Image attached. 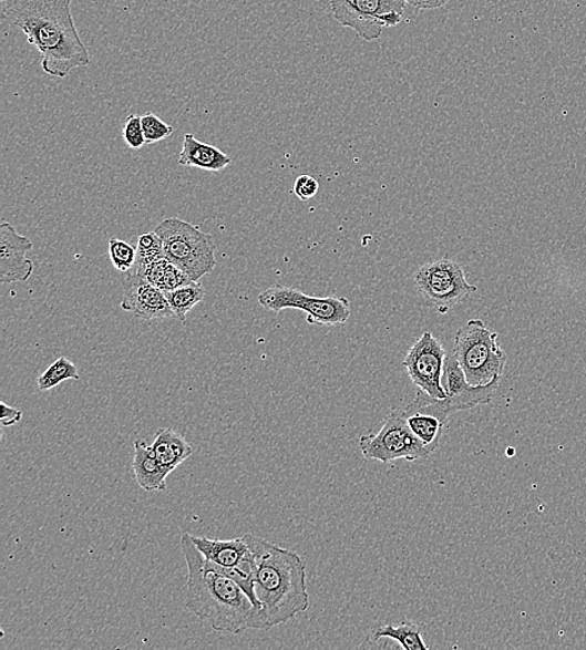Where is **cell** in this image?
I'll list each match as a JSON object with an SVG mask.
<instances>
[{"label": "cell", "mask_w": 586, "mask_h": 650, "mask_svg": "<svg viewBox=\"0 0 586 650\" xmlns=\"http://www.w3.org/2000/svg\"><path fill=\"white\" fill-rule=\"evenodd\" d=\"M232 163V158L214 145L203 143L193 134L184 135L179 164L184 167H194L208 172H222Z\"/></svg>", "instance_id": "2e32d148"}, {"label": "cell", "mask_w": 586, "mask_h": 650, "mask_svg": "<svg viewBox=\"0 0 586 650\" xmlns=\"http://www.w3.org/2000/svg\"><path fill=\"white\" fill-rule=\"evenodd\" d=\"M405 0H330L336 21L351 28L367 42L377 41L384 29L403 22Z\"/></svg>", "instance_id": "9c48e42d"}, {"label": "cell", "mask_w": 586, "mask_h": 650, "mask_svg": "<svg viewBox=\"0 0 586 650\" xmlns=\"http://www.w3.org/2000/svg\"><path fill=\"white\" fill-rule=\"evenodd\" d=\"M292 192H295L300 200L308 202L317 196L319 192V183L316 178L310 176H300L297 178Z\"/></svg>", "instance_id": "4316f807"}, {"label": "cell", "mask_w": 586, "mask_h": 650, "mask_svg": "<svg viewBox=\"0 0 586 650\" xmlns=\"http://www.w3.org/2000/svg\"><path fill=\"white\" fill-rule=\"evenodd\" d=\"M194 545L205 559L222 568H236L250 555V548L244 537L232 540L209 539L192 536Z\"/></svg>", "instance_id": "e0dca14e"}, {"label": "cell", "mask_w": 586, "mask_h": 650, "mask_svg": "<svg viewBox=\"0 0 586 650\" xmlns=\"http://www.w3.org/2000/svg\"><path fill=\"white\" fill-rule=\"evenodd\" d=\"M359 446L367 460L382 463L424 461L433 454L409 429L400 406L385 416L377 434L361 435Z\"/></svg>", "instance_id": "52a82bcc"}, {"label": "cell", "mask_w": 586, "mask_h": 650, "mask_svg": "<svg viewBox=\"0 0 586 650\" xmlns=\"http://www.w3.org/2000/svg\"><path fill=\"white\" fill-rule=\"evenodd\" d=\"M81 374L78 367L70 359L62 357L49 365L47 370L38 376L37 384L42 392L51 391L56 385L65 381H80Z\"/></svg>", "instance_id": "7402d4cb"}, {"label": "cell", "mask_w": 586, "mask_h": 650, "mask_svg": "<svg viewBox=\"0 0 586 650\" xmlns=\"http://www.w3.org/2000/svg\"><path fill=\"white\" fill-rule=\"evenodd\" d=\"M142 124L146 144L158 143L171 137L174 133L172 125L165 123L153 113L142 116Z\"/></svg>", "instance_id": "d4e9b609"}, {"label": "cell", "mask_w": 586, "mask_h": 650, "mask_svg": "<svg viewBox=\"0 0 586 650\" xmlns=\"http://www.w3.org/2000/svg\"><path fill=\"white\" fill-rule=\"evenodd\" d=\"M131 270L152 286L163 290L164 293L172 292V290L187 286L193 281L182 269L164 257L151 261V264H135Z\"/></svg>", "instance_id": "ac0fdd59"}, {"label": "cell", "mask_w": 586, "mask_h": 650, "mask_svg": "<svg viewBox=\"0 0 586 650\" xmlns=\"http://www.w3.org/2000/svg\"><path fill=\"white\" fill-rule=\"evenodd\" d=\"M154 230L163 241L164 258L193 281H199L216 268V243L199 227L179 218H168Z\"/></svg>", "instance_id": "5b68a950"}, {"label": "cell", "mask_w": 586, "mask_h": 650, "mask_svg": "<svg viewBox=\"0 0 586 650\" xmlns=\"http://www.w3.org/2000/svg\"><path fill=\"white\" fill-rule=\"evenodd\" d=\"M414 286L423 306L439 314H446L476 292V287L467 283L463 266L449 257L420 267Z\"/></svg>", "instance_id": "8992f818"}, {"label": "cell", "mask_w": 586, "mask_h": 650, "mask_svg": "<svg viewBox=\"0 0 586 650\" xmlns=\"http://www.w3.org/2000/svg\"><path fill=\"white\" fill-rule=\"evenodd\" d=\"M152 450L164 467L172 472L193 454L192 445L183 435L171 429H163L156 433Z\"/></svg>", "instance_id": "d6986e66"}, {"label": "cell", "mask_w": 586, "mask_h": 650, "mask_svg": "<svg viewBox=\"0 0 586 650\" xmlns=\"http://www.w3.org/2000/svg\"><path fill=\"white\" fill-rule=\"evenodd\" d=\"M405 2L417 9H438L446 6L451 0H405Z\"/></svg>", "instance_id": "f1b7e54d"}, {"label": "cell", "mask_w": 586, "mask_h": 650, "mask_svg": "<svg viewBox=\"0 0 586 650\" xmlns=\"http://www.w3.org/2000/svg\"><path fill=\"white\" fill-rule=\"evenodd\" d=\"M445 362L443 343L431 332H424L409 349L403 367L420 391L435 400H446L448 395L443 385Z\"/></svg>", "instance_id": "30bf717a"}, {"label": "cell", "mask_w": 586, "mask_h": 650, "mask_svg": "<svg viewBox=\"0 0 586 650\" xmlns=\"http://www.w3.org/2000/svg\"><path fill=\"white\" fill-rule=\"evenodd\" d=\"M123 287L121 307L125 312H132L144 320L175 318L163 290L152 286L134 271H128Z\"/></svg>", "instance_id": "4fadbf2b"}, {"label": "cell", "mask_w": 586, "mask_h": 650, "mask_svg": "<svg viewBox=\"0 0 586 650\" xmlns=\"http://www.w3.org/2000/svg\"><path fill=\"white\" fill-rule=\"evenodd\" d=\"M257 560L256 597L264 630L296 618L309 608L305 560L253 535L244 536Z\"/></svg>", "instance_id": "3957f363"}, {"label": "cell", "mask_w": 586, "mask_h": 650, "mask_svg": "<svg viewBox=\"0 0 586 650\" xmlns=\"http://www.w3.org/2000/svg\"><path fill=\"white\" fill-rule=\"evenodd\" d=\"M110 257L116 270L128 274L136 261V248L128 241L112 238L110 239Z\"/></svg>", "instance_id": "603a6c76"}, {"label": "cell", "mask_w": 586, "mask_h": 650, "mask_svg": "<svg viewBox=\"0 0 586 650\" xmlns=\"http://www.w3.org/2000/svg\"><path fill=\"white\" fill-rule=\"evenodd\" d=\"M181 548L188 568L185 606L191 612L216 632L264 630L260 610L236 581L208 565L189 533L182 536Z\"/></svg>", "instance_id": "6da1fadb"}, {"label": "cell", "mask_w": 586, "mask_h": 650, "mask_svg": "<svg viewBox=\"0 0 586 650\" xmlns=\"http://www.w3.org/2000/svg\"><path fill=\"white\" fill-rule=\"evenodd\" d=\"M500 384L501 380L477 386L467 383L454 354L446 357L443 385L448 395L445 402L453 414L471 411L477 405L491 403Z\"/></svg>", "instance_id": "7c38bea8"}, {"label": "cell", "mask_w": 586, "mask_h": 650, "mask_svg": "<svg viewBox=\"0 0 586 650\" xmlns=\"http://www.w3.org/2000/svg\"><path fill=\"white\" fill-rule=\"evenodd\" d=\"M164 257L163 241L155 230L145 233L140 236L138 246H136V261L135 264L145 265L151 264L156 259Z\"/></svg>", "instance_id": "cb8c5ba5"}, {"label": "cell", "mask_w": 586, "mask_h": 650, "mask_svg": "<svg viewBox=\"0 0 586 650\" xmlns=\"http://www.w3.org/2000/svg\"><path fill=\"white\" fill-rule=\"evenodd\" d=\"M3 2H6V0H3Z\"/></svg>", "instance_id": "f546056e"}, {"label": "cell", "mask_w": 586, "mask_h": 650, "mask_svg": "<svg viewBox=\"0 0 586 650\" xmlns=\"http://www.w3.org/2000/svg\"><path fill=\"white\" fill-rule=\"evenodd\" d=\"M9 17L42 54L47 74L65 78L76 68L91 65L74 23L72 0H17L9 7Z\"/></svg>", "instance_id": "7a4b0ae2"}, {"label": "cell", "mask_w": 586, "mask_h": 650, "mask_svg": "<svg viewBox=\"0 0 586 650\" xmlns=\"http://www.w3.org/2000/svg\"><path fill=\"white\" fill-rule=\"evenodd\" d=\"M2 406V416H0V423L3 426H11L22 421L23 412L14 409V406L8 405L4 402L0 403Z\"/></svg>", "instance_id": "83f0119b"}, {"label": "cell", "mask_w": 586, "mask_h": 650, "mask_svg": "<svg viewBox=\"0 0 586 650\" xmlns=\"http://www.w3.org/2000/svg\"><path fill=\"white\" fill-rule=\"evenodd\" d=\"M165 296H167L175 318L179 319L181 322H185L191 310L203 302L205 289L201 281H192V283L172 290V292H167Z\"/></svg>", "instance_id": "44dd1931"}, {"label": "cell", "mask_w": 586, "mask_h": 650, "mask_svg": "<svg viewBox=\"0 0 586 650\" xmlns=\"http://www.w3.org/2000/svg\"><path fill=\"white\" fill-rule=\"evenodd\" d=\"M133 471L136 483L146 492L167 489V478L172 471L156 458L152 445L144 441L134 442Z\"/></svg>", "instance_id": "9a60e30c"}, {"label": "cell", "mask_w": 586, "mask_h": 650, "mask_svg": "<svg viewBox=\"0 0 586 650\" xmlns=\"http://www.w3.org/2000/svg\"><path fill=\"white\" fill-rule=\"evenodd\" d=\"M497 337L482 319L467 320L458 329L453 354L467 383L477 386L502 380L507 355L497 344Z\"/></svg>", "instance_id": "277c9868"}, {"label": "cell", "mask_w": 586, "mask_h": 650, "mask_svg": "<svg viewBox=\"0 0 586 650\" xmlns=\"http://www.w3.org/2000/svg\"><path fill=\"white\" fill-rule=\"evenodd\" d=\"M400 410L417 439L434 453L441 443L444 425L453 414L445 400H435L419 390L415 400Z\"/></svg>", "instance_id": "8fae6325"}, {"label": "cell", "mask_w": 586, "mask_h": 650, "mask_svg": "<svg viewBox=\"0 0 586 650\" xmlns=\"http://www.w3.org/2000/svg\"><path fill=\"white\" fill-rule=\"evenodd\" d=\"M258 302L276 313L286 309L302 310L312 326H345L351 316V303L346 297H311L290 287H270L259 295Z\"/></svg>", "instance_id": "ba28073f"}, {"label": "cell", "mask_w": 586, "mask_h": 650, "mask_svg": "<svg viewBox=\"0 0 586 650\" xmlns=\"http://www.w3.org/2000/svg\"><path fill=\"white\" fill-rule=\"evenodd\" d=\"M123 138L132 149H141L145 143L142 116L131 114L126 116Z\"/></svg>", "instance_id": "484cf974"}, {"label": "cell", "mask_w": 586, "mask_h": 650, "mask_svg": "<svg viewBox=\"0 0 586 650\" xmlns=\"http://www.w3.org/2000/svg\"><path fill=\"white\" fill-rule=\"evenodd\" d=\"M423 625L403 620V622L398 625H387L377 628L371 638L374 640L383 638L393 639L394 642L405 650H428L429 647L423 639Z\"/></svg>", "instance_id": "ffe728a7"}, {"label": "cell", "mask_w": 586, "mask_h": 650, "mask_svg": "<svg viewBox=\"0 0 586 650\" xmlns=\"http://www.w3.org/2000/svg\"><path fill=\"white\" fill-rule=\"evenodd\" d=\"M32 249V240L18 235L12 225L0 226V283H18L32 277L33 260L25 257Z\"/></svg>", "instance_id": "5bb4252c"}]
</instances>
